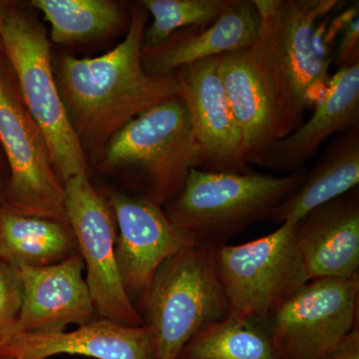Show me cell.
<instances>
[{"mask_svg":"<svg viewBox=\"0 0 359 359\" xmlns=\"http://www.w3.org/2000/svg\"><path fill=\"white\" fill-rule=\"evenodd\" d=\"M105 168H132L144 178L146 199L162 205L183 188L200 155L188 111L180 96L141 113L108 142Z\"/></svg>","mask_w":359,"mask_h":359,"instance_id":"obj_6","label":"cell"},{"mask_svg":"<svg viewBox=\"0 0 359 359\" xmlns=\"http://www.w3.org/2000/svg\"><path fill=\"white\" fill-rule=\"evenodd\" d=\"M327 34L337 41L332 52V62L337 67L359 63V4L358 1L328 22Z\"/></svg>","mask_w":359,"mask_h":359,"instance_id":"obj_25","label":"cell"},{"mask_svg":"<svg viewBox=\"0 0 359 359\" xmlns=\"http://www.w3.org/2000/svg\"><path fill=\"white\" fill-rule=\"evenodd\" d=\"M20 269L23 302L16 335L65 332L69 325L83 327L96 320L79 252L52 266H22Z\"/></svg>","mask_w":359,"mask_h":359,"instance_id":"obj_13","label":"cell"},{"mask_svg":"<svg viewBox=\"0 0 359 359\" xmlns=\"http://www.w3.org/2000/svg\"><path fill=\"white\" fill-rule=\"evenodd\" d=\"M359 276L309 280L266 323L285 359H323L358 327Z\"/></svg>","mask_w":359,"mask_h":359,"instance_id":"obj_8","label":"cell"},{"mask_svg":"<svg viewBox=\"0 0 359 359\" xmlns=\"http://www.w3.org/2000/svg\"><path fill=\"white\" fill-rule=\"evenodd\" d=\"M70 224L0 208V261L14 266H47L78 254Z\"/></svg>","mask_w":359,"mask_h":359,"instance_id":"obj_20","label":"cell"},{"mask_svg":"<svg viewBox=\"0 0 359 359\" xmlns=\"http://www.w3.org/2000/svg\"><path fill=\"white\" fill-rule=\"evenodd\" d=\"M108 203L116 219V261L123 285L142 311L162 264L194 243L151 200L112 192Z\"/></svg>","mask_w":359,"mask_h":359,"instance_id":"obj_11","label":"cell"},{"mask_svg":"<svg viewBox=\"0 0 359 359\" xmlns=\"http://www.w3.org/2000/svg\"><path fill=\"white\" fill-rule=\"evenodd\" d=\"M261 26L250 58L273 115L278 140L304 123V115L327 91L332 55L323 32L339 0H252Z\"/></svg>","mask_w":359,"mask_h":359,"instance_id":"obj_2","label":"cell"},{"mask_svg":"<svg viewBox=\"0 0 359 359\" xmlns=\"http://www.w3.org/2000/svg\"><path fill=\"white\" fill-rule=\"evenodd\" d=\"M297 223L285 222L245 244L216 247L217 273L231 309L266 320L283 299L309 282L297 245Z\"/></svg>","mask_w":359,"mask_h":359,"instance_id":"obj_7","label":"cell"},{"mask_svg":"<svg viewBox=\"0 0 359 359\" xmlns=\"http://www.w3.org/2000/svg\"><path fill=\"white\" fill-rule=\"evenodd\" d=\"M0 143L11 168L8 207L29 216L68 223L65 184L54 169L43 135L20 93L1 75Z\"/></svg>","mask_w":359,"mask_h":359,"instance_id":"obj_10","label":"cell"},{"mask_svg":"<svg viewBox=\"0 0 359 359\" xmlns=\"http://www.w3.org/2000/svg\"><path fill=\"white\" fill-rule=\"evenodd\" d=\"M306 172L283 177L250 172L212 173L194 168L165 212L194 244L218 247L273 211L301 185Z\"/></svg>","mask_w":359,"mask_h":359,"instance_id":"obj_3","label":"cell"},{"mask_svg":"<svg viewBox=\"0 0 359 359\" xmlns=\"http://www.w3.org/2000/svg\"><path fill=\"white\" fill-rule=\"evenodd\" d=\"M323 359H359V327H354L341 344Z\"/></svg>","mask_w":359,"mask_h":359,"instance_id":"obj_26","label":"cell"},{"mask_svg":"<svg viewBox=\"0 0 359 359\" xmlns=\"http://www.w3.org/2000/svg\"><path fill=\"white\" fill-rule=\"evenodd\" d=\"M0 359H6V358H0Z\"/></svg>","mask_w":359,"mask_h":359,"instance_id":"obj_28","label":"cell"},{"mask_svg":"<svg viewBox=\"0 0 359 359\" xmlns=\"http://www.w3.org/2000/svg\"><path fill=\"white\" fill-rule=\"evenodd\" d=\"M233 0H143L140 4L152 15L146 26L143 46H159L174 33L190 27L212 25Z\"/></svg>","mask_w":359,"mask_h":359,"instance_id":"obj_23","label":"cell"},{"mask_svg":"<svg viewBox=\"0 0 359 359\" xmlns=\"http://www.w3.org/2000/svg\"><path fill=\"white\" fill-rule=\"evenodd\" d=\"M7 11L6 4L4 1H0V21H1L4 16L6 15Z\"/></svg>","mask_w":359,"mask_h":359,"instance_id":"obj_27","label":"cell"},{"mask_svg":"<svg viewBox=\"0 0 359 359\" xmlns=\"http://www.w3.org/2000/svg\"><path fill=\"white\" fill-rule=\"evenodd\" d=\"M0 40L15 73L21 101L43 135L59 179L65 184L87 174L86 153L54 77L46 30L32 16L7 9L0 21Z\"/></svg>","mask_w":359,"mask_h":359,"instance_id":"obj_5","label":"cell"},{"mask_svg":"<svg viewBox=\"0 0 359 359\" xmlns=\"http://www.w3.org/2000/svg\"><path fill=\"white\" fill-rule=\"evenodd\" d=\"M32 4L44 14L56 43L103 36L122 21L119 6L108 0H33Z\"/></svg>","mask_w":359,"mask_h":359,"instance_id":"obj_22","label":"cell"},{"mask_svg":"<svg viewBox=\"0 0 359 359\" xmlns=\"http://www.w3.org/2000/svg\"><path fill=\"white\" fill-rule=\"evenodd\" d=\"M202 171L247 174L244 143L219 74V57L204 59L176 71Z\"/></svg>","mask_w":359,"mask_h":359,"instance_id":"obj_12","label":"cell"},{"mask_svg":"<svg viewBox=\"0 0 359 359\" xmlns=\"http://www.w3.org/2000/svg\"><path fill=\"white\" fill-rule=\"evenodd\" d=\"M215 250L214 245H189L158 269L142 309L154 335L155 359H177L201 328L230 313Z\"/></svg>","mask_w":359,"mask_h":359,"instance_id":"obj_4","label":"cell"},{"mask_svg":"<svg viewBox=\"0 0 359 359\" xmlns=\"http://www.w3.org/2000/svg\"><path fill=\"white\" fill-rule=\"evenodd\" d=\"M74 354L96 359H155L154 335L148 325L129 327L96 318L73 332L16 335L0 346V358L46 359Z\"/></svg>","mask_w":359,"mask_h":359,"instance_id":"obj_15","label":"cell"},{"mask_svg":"<svg viewBox=\"0 0 359 359\" xmlns=\"http://www.w3.org/2000/svg\"><path fill=\"white\" fill-rule=\"evenodd\" d=\"M359 128L337 135L301 185L273 211L269 221L299 222L316 208L358 188Z\"/></svg>","mask_w":359,"mask_h":359,"instance_id":"obj_19","label":"cell"},{"mask_svg":"<svg viewBox=\"0 0 359 359\" xmlns=\"http://www.w3.org/2000/svg\"><path fill=\"white\" fill-rule=\"evenodd\" d=\"M297 238L309 280L359 276L358 190L306 215L297 223Z\"/></svg>","mask_w":359,"mask_h":359,"instance_id":"obj_14","label":"cell"},{"mask_svg":"<svg viewBox=\"0 0 359 359\" xmlns=\"http://www.w3.org/2000/svg\"><path fill=\"white\" fill-rule=\"evenodd\" d=\"M177 359H285L266 320L231 309L226 318L201 328Z\"/></svg>","mask_w":359,"mask_h":359,"instance_id":"obj_21","label":"cell"},{"mask_svg":"<svg viewBox=\"0 0 359 359\" xmlns=\"http://www.w3.org/2000/svg\"><path fill=\"white\" fill-rule=\"evenodd\" d=\"M219 57V74L244 143L245 162L263 164L269 148L278 140L275 115L249 48Z\"/></svg>","mask_w":359,"mask_h":359,"instance_id":"obj_18","label":"cell"},{"mask_svg":"<svg viewBox=\"0 0 359 359\" xmlns=\"http://www.w3.org/2000/svg\"><path fill=\"white\" fill-rule=\"evenodd\" d=\"M314 107L308 121L269 148L262 167L292 173L330 137L359 128V63L339 68Z\"/></svg>","mask_w":359,"mask_h":359,"instance_id":"obj_16","label":"cell"},{"mask_svg":"<svg viewBox=\"0 0 359 359\" xmlns=\"http://www.w3.org/2000/svg\"><path fill=\"white\" fill-rule=\"evenodd\" d=\"M259 26L252 0H233L212 25L179 30L159 46L142 47V65L149 75L164 76L197 61L249 48Z\"/></svg>","mask_w":359,"mask_h":359,"instance_id":"obj_17","label":"cell"},{"mask_svg":"<svg viewBox=\"0 0 359 359\" xmlns=\"http://www.w3.org/2000/svg\"><path fill=\"white\" fill-rule=\"evenodd\" d=\"M22 302L20 268L0 261V346L15 337Z\"/></svg>","mask_w":359,"mask_h":359,"instance_id":"obj_24","label":"cell"},{"mask_svg":"<svg viewBox=\"0 0 359 359\" xmlns=\"http://www.w3.org/2000/svg\"><path fill=\"white\" fill-rule=\"evenodd\" d=\"M148 14L141 4L135 6L126 36L107 53L94 58L65 56L61 60L59 91L85 153L106 147L135 117L180 96L176 71L152 76L142 65Z\"/></svg>","mask_w":359,"mask_h":359,"instance_id":"obj_1","label":"cell"},{"mask_svg":"<svg viewBox=\"0 0 359 359\" xmlns=\"http://www.w3.org/2000/svg\"><path fill=\"white\" fill-rule=\"evenodd\" d=\"M65 210L83 259L86 283L98 318L129 327L145 325L130 301L116 261L117 228L109 203L100 195L87 174L65 183Z\"/></svg>","mask_w":359,"mask_h":359,"instance_id":"obj_9","label":"cell"}]
</instances>
